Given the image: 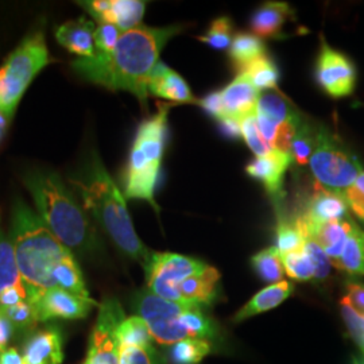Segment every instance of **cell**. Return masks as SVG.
<instances>
[{"instance_id":"cell-30","label":"cell","mask_w":364,"mask_h":364,"mask_svg":"<svg viewBox=\"0 0 364 364\" xmlns=\"http://www.w3.org/2000/svg\"><path fill=\"white\" fill-rule=\"evenodd\" d=\"M257 112L272 119L277 124L299 115L294 105L282 93L274 91L260 92Z\"/></svg>"},{"instance_id":"cell-1","label":"cell","mask_w":364,"mask_h":364,"mask_svg":"<svg viewBox=\"0 0 364 364\" xmlns=\"http://www.w3.org/2000/svg\"><path fill=\"white\" fill-rule=\"evenodd\" d=\"M181 30V26L135 27L120 36L111 52L77 58L72 69L84 80L109 91L130 92L146 105L149 81L159 63V54Z\"/></svg>"},{"instance_id":"cell-32","label":"cell","mask_w":364,"mask_h":364,"mask_svg":"<svg viewBox=\"0 0 364 364\" xmlns=\"http://www.w3.org/2000/svg\"><path fill=\"white\" fill-rule=\"evenodd\" d=\"M243 75L247 76L252 85L259 92L274 91L279 81V70L273 60L263 55L245 69Z\"/></svg>"},{"instance_id":"cell-11","label":"cell","mask_w":364,"mask_h":364,"mask_svg":"<svg viewBox=\"0 0 364 364\" xmlns=\"http://www.w3.org/2000/svg\"><path fill=\"white\" fill-rule=\"evenodd\" d=\"M314 75L323 91L332 97L350 96L356 85V69L351 60L332 49L326 41L321 42Z\"/></svg>"},{"instance_id":"cell-45","label":"cell","mask_w":364,"mask_h":364,"mask_svg":"<svg viewBox=\"0 0 364 364\" xmlns=\"http://www.w3.org/2000/svg\"><path fill=\"white\" fill-rule=\"evenodd\" d=\"M200 105L208 112L209 115L215 117L216 120L221 122V120L225 119L224 107H223V102H221L220 91L209 93L207 97L200 100Z\"/></svg>"},{"instance_id":"cell-38","label":"cell","mask_w":364,"mask_h":364,"mask_svg":"<svg viewBox=\"0 0 364 364\" xmlns=\"http://www.w3.org/2000/svg\"><path fill=\"white\" fill-rule=\"evenodd\" d=\"M299 117L301 115L299 114L297 117L287 119L278 124L272 142V151L282 156H291V146L296 136V129Z\"/></svg>"},{"instance_id":"cell-9","label":"cell","mask_w":364,"mask_h":364,"mask_svg":"<svg viewBox=\"0 0 364 364\" xmlns=\"http://www.w3.org/2000/svg\"><path fill=\"white\" fill-rule=\"evenodd\" d=\"M203 260L174 252H151L144 264L147 290L161 299L182 304L178 287L183 279L203 270Z\"/></svg>"},{"instance_id":"cell-31","label":"cell","mask_w":364,"mask_h":364,"mask_svg":"<svg viewBox=\"0 0 364 364\" xmlns=\"http://www.w3.org/2000/svg\"><path fill=\"white\" fill-rule=\"evenodd\" d=\"M317 129L301 117L297 122L296 136L291 146V158L299 166L309 165L317 144Z\"/></svg>"},{"instance_id":"cell-40","label":"cell","mask_w":364,"mask_h":364,"mask_svg":"<svg viewBox=\"0 0 364 364\" xmlns=\"http://www.w3.org/2000/svg\"><path fill=\"white\" fill-rule=\"evenodd\" d=\"M119 364H159L156 350L151 347L120 346Z\"/></svg>"},{"instance_id":"cell-21","label":"cell","mask_w":364,"mask_h":364,"mask_svg":"<svg viewBox=\"0 0 364 364\" xmlns=\"http://www.w3.org/2000/svg\"><path fill=\"white\" fill-rule=\"evenodd\" d=\"M293 10L285 1H266L252 14L250 26L258 38H278Z\"/></svg>"},{"instance_id":"cell-7","label":"cell","mask_w":364,"mask_h":364,"mask_svg":"<svg viewBox=\"0 0 364 364\" xmlns=\"http://www.w3.org/2000/svg\"><path fill=\"white\" fill-rule=\"evenodd\" d=\"M52 63L45 36L41 31L23 39L6 58L0 66V114L4 120L13 119L33 80Z\"/></svg>"},{"instance_id":"cell-20","label":"cell","mask_w":364,"mask_h":364,"mask_svg":"<svg viewBox=\"0 0 364 364\" xmlns=\"http://www.w3.org/2000/svg\"><path fill=\"white\" fill-rule=\"evenodd\" d=\"M95 23L81 16L76 21H68L57 28L55 39L68 52L77 54L80 58H90L96 54Z\"/></svg>"},{"instance_id":"cell-27","label":"cell","mask_w":364,"mask_h":364,"mask_svg":"<svg viewBox=\"0 0 364 364\" xmlns=\"http://www.w3.org/2000/svg\"><path fill=\"white\" fill-rule=\"evenodd\" d=\"M11 287L26 289L18 267L13 242L4 234L0 223V294Z\"/></svg>"},{"instance_id":"cell-26","label":"cell","mask_w":364,"mask_h":364,"mask_svg":"<svg viewBox=\"0 0 364 364\" xmlns=\"http://www.w3.org/2000/svg\"><path fill=\"white\" fill-rule=\"evenodd\" d=\"M266 55V46L262 39L248 33H237L230 46V58L235 69L240 73L245 72L251 63Z\"/></svg>"},{"instance_id":"cell-4","label":"cell","mask_w":364,"mask_h":364,"mask_svg":"<svg viewBox=\"0 0 364 364\" xmlns=\"http://www.w3.org/2000/svg\"><path fill=\"white\" fill-rule=\"evenodd\" d=\"M10 239L27 290V301L55 287L54 269L72 252L53 235L37 210L18 200L13 208Z\"/></svg>"},{"instance_id":"cell-35","label":"cell","mask_w":364,"mask_h":364,"mask_svg":"<svg viewBox=\"0 0 364 364\" xmlns=\"http://www.w3.org/2000/svg\"><path fill=\"white\" fill-rule=\"evenodd\" d=\"M0 313L11 323L16 333H25L38 324V317L31 302L23 301L14 306L0 309Z\"/></svg>"},{"instance_id":"cell-22","label":"cell","mask_w":364,"mask_h":364,"mask_svg":"<svg viewBox=\"0 0 364 364\" xmlns=\"http://www.w3.org/2000/svg\"><path fill=\"white\" fill-rule=\"evenodd\" d=\"M348 208L346 196L317 188L302 215L316 221L344 220L348 219Z\"/></svg>"},{"instance_id":"cell-18","label":"cell","mask_w":364,"mask_h":364,"mask_svg":"<svg viewBox=\"0 0 364 364\" xmlns=\"http://www.w3.org/2000/svg\"><path fill=\"white\" fill-rule=\"evenodd\" d=\"M219 282L220 273L207 264L203 270L192 274L180 284L178 293L182 304H191L201 308L212 305L219 297Z\"/></svg>"},{"instance_id":"cell-10","label":"cell","mask_w":364,"mask_h":364,"mask_svg":"<svg viewBox=\"0 0 364 364\" xmlns=\"http://www.w3.org/2000/svg\"><path fill=\"white\" fill-rule=\"evenodd\" d=\"M126 318L124 311L117 299L107 297L99 304L96 323L92 328L87 359L82 364L120 363L119 326Z\"/></svg>"},{"instance_id":"cell-2","label":"cell","mask_w":364,"mask_h":364,"mask_svg":"<svg viewBox=\"0 0 364 364\" xmlns=\"http://www.w3.org/2000/svg\"><path fill=\"white\" fill-rule=\"evenodd\" d=\"M41 219L75 257L84 259L102 254L103 245L90 213L54 171L36 170L23 177Z\"/></svg>"},{"instance_id":"cell-19","label":"cell","mask_w":364,"mask_h":364,"mask_svg":"<svg viewBox=\"0 0 364 364\" xmlns=\"http://www.w3.org/2000/svg\"><path fill=\"white\" fill-rule=\"evenodd\" d=\"M149 95L180 105H198L188 82L165 64L158 63L149 81Z\"/></svg>"},{"instance_id":"cell-44","label":"cell","mask_w":364,"mask_h":364,"mask_svg":"<svg viewBox=\"0 0 364 364\" xmlns=\"http://www.w3.org/2000/svg\"><path fill=\"white\" fill-rule=\"evenodd\" d=\"M346 200L353 213L364 221V170L346 191Z\"/></svg>"},{"instance_id":"cell-25","label":"cell","mask_w":364,"mask_h":364,"mask_svg":"<svg viewBox=\"0 0 364 364\" xmlns=\"http://www.w3.org/2000/svg\"><path fill=\"white\" fill-rule=\"evenodd\" d=\"M53 281L55 287H61L77 297L88 299V301L93 299L88 291V287L85 285L77 259L73 254L66 257L65 259L54 269Z\"/></svg>"},{"instance_id":"cell-49","label":"cell","mask_w":364,"mask_h":364,"mask_svg":"<svg viewBox=\"0 0 364 364\" xmlns=\"http://www.w3.org/2000/svg\"><path fill=\"white\" fill-rule=\"evenodd\" d=\"M15 329L11 323L0 313V353L7 350L10 340L13 338Z\"/></svg>"},{"instance_id":"cell-5","label":"cell","mask_w":364,"mask_h":364,"mask_svg":"<svg viewBox=\"0 0 364 364\" xmlns=\"http://www.w3.org/2000/svg\"><path fill=\"white\" fill-rule=\"evenodd\" d=\"M134 308L159 344L173 346L186 338L215 343L219 336L218 326L201 306L173 302L144 290L136 294Z\"/></svg>"},{"instance_id":"cell-24","label":"cell","mask_w":364,"mask_h":364,"mask_svg":"<svg viewBox=\"0 0 364 364\" xmlns=\"http://www.w3.org/2000/svg\"><path fill=\"white\" fill-rule=\"evenodd\" d=\"M331 264L350 275H364V231L355 223L341 255Z\"/></svg>"},{"instance_id":"cell-3","label":"cell","mask_w":364,"mask_h":364,"mask_svg":"<svg viewBox=\"0 0 364 364\" xmlns=\"http://www.w3.org/2000/svg\"><path fill=\"white\" fill-rule=\"evenodd\" d=\"M69 183L77 193L82 208L103 228L119 251L144 267L153 251L136 235L126 197L99 156L93 154L87 165L69 178Z\"/></svg>"},{"instance_id":"cell-51","label":"cell","mask_w":364,"mask_h":364,"mask_svg":"<svg viewBox=\"0 0 364 364\" xmlns=\"http://www.w3.org/2000/svg\"><path fill=\"white\" fill-rule=\"evenodd\" d=\"M0 364H26L23 355L16 348H7L0 353Z\"/></svg>"},{"instance_id":"cell-50","label":"cell","mask_w":364,"mask_h":364,"mask_svg":"<svg viewBox=\"0 0 364 364\" xmlns=\"http://www.w3.org/2000/svg\"><path fill=\"white\" fill-rule=\"evenodd\" d=\"M221 130L224 131L225 135L231 138H239L242 136V129H240V122L235 119H224L220 122Z\"/></svg>"},{"instance_id":"cell-37","label":"cell","mask_w":364,"mask_h":364,"mask_svg":"<svg viewBox=\"0 0 364 364\" xmlns=\"http://www.w3.org/2000/svg\"><path fill=\"white\" fill-rule=\"evenodd\" d=\"M282 257V263L285 267V273L299 282H306L314 279V269H313L312 260L306 254L305 248L289 252Z\"/></svg>"},{"instance_id":"cell-52","label":"cell","mask_w":364,"mask_h":364,"mask_svg":"<svg viewBox=\"0 0 364 364\" xmlns=\"http://www.w3.org/2000/svg\"><path fill=\"white\" fill-rule=\"evenodd\" d=\"M0 117H1V114H0ZM3 119H4V117H3Z\"/></svg>"},{"instance_id":"cell-41","label":"cell","mask_w":364,"mask_h":364,"mask_svg":"<svg viewBox=\"0 0 364 364\" xmlns=\"http://www.w3.org/2000/svg\"><path fill=\"white\" fill-rule=\"evenodd\" d=\"M305 237V236H304ZM305 251L312 260L313 269H314V279L324 281L331 269V260L326 257L323 248L320 247L314 240L305 237Z\"/></svg>"},{"instance_id":"cell-36","label":"cell","mask_w":364,"mask_h":364,"mask_svg":"<svg viewBox=\"0 0 364 364\" xmlns=\"http://www.w3.org/2000/svg\"><path fill=\"white\" fill-rule=\"evenodd\" d=\"M232 30L234 25L232 21L228 16H221L215 19L209 30L204 34L197 37V39L205 45H208L209 48L216 49V50H225L227 48L231 46L232 43Z\"/></svg>"},{"instance_id":"cell-34","label":"cell","mask_w":364,"mask_h":364,"mask_svg":"<svg viewBox=\"0 0 364 364\" xmlns=\"http://www.w3.org/2000/svg\"><path fill=\"white\" fill-rule=\"evenodd\" d=\"M305 246V237L294 220H287L281 218L277 225V246L281 255L299 251Z\"/></svg>"},{"instance_id":"cell-23","label":"cell","mask_w":364,"mask_h":364,"mask_svg":"<svg viewBox=\"0 0 364 364\" xmlns=\"http://www.w3.org/2000/svg\"><path fill=\"white\" fill-rule=\"evenodd\" d=\"M293 291L294 287L287 281H281L278 284H273L262 289L235 314V323H242L250 317L272 311L274 308L279 306L282 302H285Z\"/></svg>"},{"instance_id":"cell-12","label":"cell","mask_w":364,"mask_h":364,"mask_svg":"<svg viewBox=\"0 0 364 364\" xmlns=\"http://www.w3.org/2000/svg\"><path fill=\"white\" fill-rule=\"evenodd\" d=\"M33 304L38 323H46L49 320H80L91 313L92 308L99 304L92 299H81L61 287H50L42 291L36 299L28 301Z\"/></svg>"},{"instance_id":"cell-33","label":"cell","mask_w":364,"mask_h":364,"mask_svg":"<svg viewBox=\"0 0 364 364\" xmlns=\"http://www.w3.org/2000/svg\"><path fill=\"white\" fill-rule=\"evenodd\" d=\"M119 340L120 346H134V347H151L153 336L150 329L144 323V318L138 314L126 317L119 326Z\"/></svg>"},{"instance_id":"cell-15","label":"cell","mask_w":364,"mask_h":364,"mask_svg":"<svg viewBox=\"0 0 364 364\" xmlns=\"http://www.w3.org/2000/svg\"><path fill=\"white\" fill-rule=\"evenodd\" d=\"M220 95L225 119L240 122L257 112L260 92L243 73L237 75L230 85L220 91Z\"/></svg>"},{"instance_id":"cell-46","label":"cell","mask_w":364,"mask_h":364,"mask_svg":"<svg viewBox=\"0 0 364 364\" xmlns=\"http://www.w3.org/2000/svg\"><path fill=\"white\" fill-rule=\"evenodd\" d=\"M344 299L353 308V311L364 317V285L360 284H348L347 296Z\"/></svg>"},{"instance_id":"cell-43","label":"cell","mask_w":364,"mask_h":364,"mask_svg":"<svg viewBox=\"0 0 364 364\" xmlns=\"http://www.w3.org/2000/svg\"><path fill=\"white\" fill-rule=\"evenodd\" d=\"M123 31L112 23H97L95 31L96 53L111 52L117 46Z\"/></svg>"},{"instance_id":"cell-47","label":"cell","mask_w":364,"mask_h":364,"mask_svg":"<svg viewBox=\"0 0 364 364\" xmlns=\"http://www.w3.org/2000/svg\"><path fill=\"white\" fill-rule=\"evenodd\" d=\"M23 301H27L26 289H19V287L7 289L0 294V309L10 308Z\"/></svg>"},{"instance_id":"cell-39","label":"cell","mask_w":364,"mask_h":364,"mask_svg":"<svg viewBox=\"0 0 364 364\" xmlns=\"http://www.w3.org/2000/svg\"><path fill=\"white\" fill-rule=\"evenodd\" d=\"M240 129H242L243 139L246 141L250 150L257 156V158L267 156L269 153H272V149L269 147V144L264 142V139L262 138L259 130H258L255 114L242 119Z\"/></svg>"},{"instance_id":"cell-16","label":"cell","mask_w":364,"mask_h":364,"mask_svg":"<svg viewBox=\"0 0 364 364\" xmlns=\"http://www.w3.org/2000/svg\"><path fill=\"white\" fill-rule=\"evenodd\" d=\"M291 156H282L272 151L267 156L255 158L252 162H250L246 171L250 177L263 183L264 189L277 203L282 197L285 173L291 165Z\"/></svg>"},{"instance_id":"cell-29","label":"cell","mask_w":364,"mask_h":364,"mask_svg":"<svg viewBox=\"0 0 364 364\" xmlns=\"http://www.w3.org/2000/svg\"><path fill=\"white\" fill-rule=\"evenodd\" d=\"M213 350V343L203 338H186L170 346L171 364H198Z\"/></svg>"},{"instance_id":"cell-8","label":"cell","mask_w":364,"mask_h":364,"mask_svg":"<svg viewBox=\"0 0 364 364\" xmlns=\"http://www.w3.org/2000/svg\"><path fill=\"white\" fill-rule=\"evenodd\" d=\"M309 168L317 188L340 195H344L363 171L358 156L326 126L317 129V144Z\"/></svg>"},{"instance_id":"cell-14","label":"cell","mask_w":364,"mask_h":364,"mask_svg":"<svg viewBox=\"0 0 364 364\" xmlns=\"http://www.w3.org/2000/svg\"><path fill=\"white\" fill-rule=\"evenodd\" d=\"M296 221L304 236L312 239L323 248L331 263L341 255L353 227V221L350 218L344 220L316 221L301 213Z\"/></svg>"},{"instance_id":"cell-17","label":"cell","mask_w":364,"mask_h":364,"mask_svg":"<svg viewBox=\"0 0 364 364\" xmlns=\"http://www.w3.org/2000/svg\"><path fill=\"white\" fill-rule=\"evenodd\" d=\"M26 364H63V335L57 326H49L31 333L23 346Z\"/></svg>"},{"instance_id":"cell-48","label":"cell","mask_w":364,"mask_h":364,"mask_svg":"<svg viewBox=\"0 0 364 364\" xmlns=\"http://www.w3.org/2000/svg\"><path fill=\"white\" fill-rule=\"evenodd\" d=\"M255 119H257V126H258V130H259L262 138L264 139V142L269 144V147L272 149V142H273L274 134L275 130L278 127V124L273 122L272 119L262 115L255 112Z\"/></svg>"},{"instance_id":"cell-6","label":"cell","mask_w":364,"mask_h":364,"mask_svg":"<svg viewBox=\"0 0 364 364\" xmlns=\"http://www.w3.org/2000/svg\"><path fill=\"white\" fill-rule=\"evenodd\" d=\"M168 115L169 105H159L156 114L139 124L124 174V197L144 200L156 210L154 193L165 151Z\"/></svg>"},{"instance_id":"cell-28","label":"cell","mask_w":364,"mask_h":364,"mask_svg":"<svg viewBox=\"0 0 364 364\" xmlns=\"http://www.w3.org/2000/svg\"><path fill=\"white\" fill-rule=\"evenodd\" d=\"M251 266L260 279L269 282L270 285L284 281L282 278L285 275V267L281 252L277 247L264 248L255 254L251 258Z\"/></svg>"},{"instance_id":"cell-13","label":"cell","mask_w":364,"mask_h":364,"mask_svg":"<svg viewBox=\"0 0 364 364\" xmlns=\"http://www.w3.org/2000/svg\"><path fill=\"white\" fill-rule=\"evenodd\" d=\"M97 23H112L123 33L141 26L146 1L139 0H90L78 1Z\"/></svg>"},{"instance_id":"cell-42","label":"cell","mask_w":364,"mask_h":364,"mask_svg":"<svg viewBox=\"0 0 364 364\" xmlns=\"http://www.w3.org/2000/svg\"><path fill=\"white\" fill-rule=\"evenodd\" d=\"M341 308V314L344 318L346 326H348V331L351 333L352 338L358 343V346L362 348L364 352V317L359 313L355 312L348 301L346 299H341L340 302Z\"/></svg>"}]
</instances>
